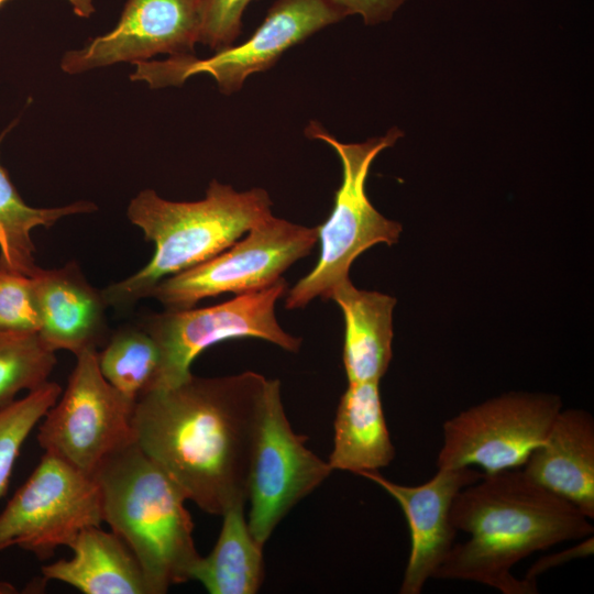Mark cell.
I'll return each instance as SVG.
<instances>
[{
  "label": "cell",
  "instance_id": "1",
  "mask_svg": "<svg viewBox=\"0 0 594 594\" xmlns=\"http://www.w3.org/2000/svg\"><path fill=\"white\" fill-rule=\"evenodd\" d=\"M267 378L190 375L139 398L135 443L201 510L248 502V480Z\"/></svg>",
  "mask_w": 594,
  "mask_h": 594
},
{
  "label": "cell",
  "instance_id": "2",
  "mask_svg": "<svg viewBox=\"0 0 594 594\" xmlns=\"http://www.w3.org/2000/svg\"><path fill=\"white\" fill-rule=\"evenodd\" d=\"M450 515L454 528L471 538L453 544L433 578L473 581L503 594L538 593L537 582L515 578L513 566L536 551L594 532L573 504L516 469L483 473L457 494Z\"/></svg>",
  "mask_w": 594,
  "mask_h": 594
},
{
  "label": "cell",
  "instance_id": "3",
  "mask_svg": "<svg viewBox=\"0 0 594 594\" xmlns=\"http://www.w3.org/2000/svg\"><path fill=\"white\" fill-rule=\"evenodd\" d=\"M272 200L262 188L238 191L212 180L204 199L170 201L144 189L128 207L155 251L150 262L130 277L102 290L108 306L123 308L150 297L165 278L199 265L231 246L272 215Z\"/></svg>",
  "mask_w": 594,
  "mask_h": 594
},
{
  "label": "cell",
  "instance_id": "4",
  "mask_svg": "<svg viewBox=\"0 0 594 594\" xmlns=\"http://www.w3.org/2000/svg\"><path fill=\"white\" fill-rule=\"evenodd\" d=\"M103 521L138 559L150 594L193 580L200 559L185 507L187 498L135 441L110 454L94 472Z\"/></svg>",
  "mask_w": 594,
  "mask_h": 594
},
{
  "label": "cell",
  "instance_id": "5",
  "mask_svg": "<svg viewBox=\"0 0 594 594\" xmlns=\"http://www.w3.org/2000/svg\"><path fill=\"white\" fill-rule=\"evenodd\" d=\"M305 135L326 142L338 154L342 165V183L334 194L330 216L317 227L320 254L316 266L287 293L285 307L298 309L312 299H330L334 287L350 279L354 260L373 245L395 244L402 224L382 216L370 202L365 182L375 157L403 136L392 128L383 136L363 143H342L317 121H310Z\"/></svg>",
  "mask_w": 594,
  "mask_h": 594
},
{
  "label": "cell",
  "instance_id": "6",
  "mask_svg": "<svg viewBox=\"0 0 594 594\" xmlns=\"http://www.w3.org/2000/svg\"><path fill=\"white\" fill-rule=\"evenodd\" d=\"M287 289L282 277L274 284L206 308L165 310L146 316L141 324L156 342L160 371L152 388L175 386L190 375L195 359L209 346L229 339L257 338L288 352H297L301 339L278 324L275 304ZM151 392V391H150Z\"/></svg>",
  "mask_w": 594,
  "mask_h": 594
},
{
  "label": "cell",
  "instance_id": "7",
  "mask_svg": "<svg viewBox=\"0 0 594 594\" xmlns=\"http://www.w3.org/2000/svg\"><path fill=\"white\" fill-rule=\"evenodd\" d=\"M66 389L42 418L37 442L45 452L92 475L110 454L135 441V400L101 374L97 350L76 355Z\"/></svg>",
  "mask_w": 594,
  "mask_h": 594
},
{
  "label": "cell",
  "instance_id": "8",
  "mask_svg": "<svg viewBox=\"0 0 594 594\" xmlns=\"http://www.w3.org/2000/svg\"><path fill=\"white\" fill-rule=\"evenodd\" d=\"M317 243V227L271 215L216 256L160 282L150 297L167 310H183L208 297L256 292L282 278Z\"/></svg>",
  "mask_w": 594,
  "mask_h": 594
},
{
  "label": "cell",
  "instance_id": "9",
  "mask_svg": "<svg viewBox=\"0 0 594 594\" xmlns=\"http://www.w3.org/2000/svg\"><path fill=\"white\" fill-rule=\"evenodd\" d=\"M103 522L95 477L45 452L0 513V550L18 546L38 560L70 547L79 532Z\"/></svg>",
  "mask_w": 594,
  "mask_h": 594
},
{
  "label": "cell",
  "instance_id": "10",
  "mask_svg": "<svg viewBox=\"0 0 594 594\" xmlns=\"http://www.w3.org/2000/svg\"><path fill=\"white\" fill-rule=\"evenodd\" d=\"M343 18L345 14L331 0H277L253 35L240 45L222 48L207 58L187 54L138 62L130 78L162 88L207 74L222 94L230 95L240 90L250 75L273 67L285 51Z\"/></svg>",
  "mask_w": 594,
  "mask_h": 594
},
{
  "label": "cell",
  "instance_id": "11",
  "mask_svg": "<svg viewBox=\"0 0 594 594\" xmlns=\"http://www.w3.org/2000/svg\"><path fill=\"white\" fill-rule=\"evenodd\" d=\"M562 409L559 396L507 393L443 424L438 469L479 465L484 474L522 466Z\"/></svg>",
  "mask_w": 594,
  "mask_h": 594
},
{
  "label": "cell",
  "instance_id": "12",
  "mask_svg": "<svg viewBox=\"0 0 594 594\" xmlns=\"http://www.w3.org/2000/svg\"><path fill=\"white\" fill-rule=\"evenodd\" d=\"M305 442L286 417L280 382L267 380L248 480V525L262 546L290 509L333 471Z\"/></svg>",
  "mask_w": 594,
  "mask_h": 594
},
{
  "label": "cell",
  "instance_id": "13",
  "mask_svg": "<svg viewBox=\"0 0 594 594\" xmlns=\"http://www.w3.org/2000/svg\"><path fill=\"white\" fill-rule=\"evenodd\" d=\"M201 26L202 0H128L117 25L84 47L66 52L61 67L79 74L157 54H193Z\"/></svg>",
  "mask_w": 594,
  "mask_h": 594
},
{
  "label": "cell",
  "instance_id": "14",
  "mask_svg": "<svg viewBox=\"0 0 594 594\" xmlns=\"http://www.w3.org/2000/svg\"><path fill=\"white\" fill-rule=\"evenodd\" d=\"M360 475L381 486L402 507L411 543L399 593H421L453 547L457 529L450 513L454 497L483 473L471 466L438 469L431 480L417 486L394 483L377 471Z\"/></svg>",
  "mask_w": 594,
  "mask_h": 594
},
{
  "label": "cell",
  "instance_id": "15",
  "mask_svg": "<svg viewBox=\"0 0 594 594\" xmlns=\"http://www.w3.org/2000/svg\"><path fill=\"white\" fill-rule=\"evenodd\" d=\"M31 277L44 345L75 355L97 350L108 330L102 290L92 287L74 262L55 270L38 267Z\"/></svg>",
  "mask_w": 594,
  "mask_h": 594
},
{
  "label": "cell",
  "instance_id": "16",
  "mask_svg": "<svg viewBox=\"0 0 594 594\" xmlns=\"http://www.w3.org/2000/svg\"><path fill=\"white\" fill-rule=\"evenodd\" d=\"M522 466L537 484L594 518V419L590 413L561 409Z\"/></svg>",
  "mask_w": 594,
  "mask_h": 594
},
{
  "label": "cell",
  "instance_id": "17",
  "mask_svg": "<svg viewBox=\"0 0 594 594\" xmlns=\"http://www.w3.org/2000/svg\"><path fill=\"white\" fill-rule=\"evenodd\" d=\"M69 548L70 559L42 566L45 581H59L85 594H150L138 559L112 530L88 527Z\"/></svg>",
  "mask_w": 594,
  "mask_h": 594
},
{
  "label": "cell",
  "instance_id": "18",
  "mask_svg": "<svg viewBox=\"0 0 594 594\" xmlns=\"http://www.w3.org/2000/svg\"><path fill=\"white\" fill-rule=\"evenodd\" d=\"M344 318L342 360L349 383L380 382L392 360V296L356 288L350 279L330 295Z\"/></svg>",
  "mask_w": 594,
  "mask_h": 594
},
{
  "label": "cell",
  "instance_id": "19",
  "mask_svg": "<svg viewBox=\"0 0 594 594\" xmlns=\"http://www.w3.org/2000/svg\"><path fill=\"white\" fill-rule=\"evenodd\" d=\"M333 447L328 463L332 470L360 475L378 471L395 458L384 417L380 382L349 383L334 419Z\"/></svg>",
  "mask_w": 594,
  "mask_h": 594
},
{
  "label": "cell",
  "instance_id": "20",
  "mask_svg": "<svg viewBox=\"0 0 594 594\" xmlns=\"http://www.w3.org/2000/svg\"><path fill=\"white\" fill-rule=\"evenodd\" d=\"M245 503L239 502L221 515L218 540L195 568L193 580L210 594H255L263 583V546L249 529Z\"/></svg>",
  "mask_w": 594,
  "mask_h": 594
},
{
  "label": "cell",
  "instance_id": "21",
  "mask_svg": "<svg viewBox=\"0 0 594 594\" xmlns=\"http://www.w3.org/2000/svg\"><path fill=\"white\" fill-rule=\"evenodd\" d=\"M94 210L96 206L89 201L57 208L29 206L0 163V266L32 276L38 268L32 231L37 227L51 228L64 217Z\"/></svg>",
  "mask_w": 594,
  "mask_h": 594
},
{
  "label": "cell",
  "instance_id": "22",
  "mask_svg": "<svg viewBox=\"0 0 594 594\" xmlns=\"http://www.w3.org/2000/svg\"><path fill=\"white\" fill-rule=\"evenodd\" d=\"M97 361L103 377L127 397L138 400L152 391L161 365L160 349L141 326L113 333Z\"/></svg>",
  "mask_w": 594,
  "mask_h": 594
},
{
  "label": "cell",
  "instance_id": "23",
  "mask_svg": "<svg viewBox=\"0 0 594 594\" xmlns=\"http://www.w3.org/2000/svg\"><path fill=\"white\" fill-rule=\"evenodd\" d=\"M55 364L37 333L0 331V408L47 383Z\"/></svg>",
  "mask_w": 594,
  "mask_h": 594
},
{
  "label": "cell",
  "instance_id": "24",
  "mask_svg": "<svg viewBox=\"0 0 594 594\" xmlns=\"http://www.w3.org/2000/svg\"><path fill=\"white\" fill-rule=\"evenodd\" d=\"M62 394V387L47 382L0 408V498L6 494L20 450L31 431Z\"/></svg>",
  "mask_w": 594,
  "mask_h": 594
},
{
  "label": "cell",
  "instance_id": "25",
  "mask_svg": "<svg viewBox=\"0 0 594 594\" xmlns=\"http://www.w3.org/2000/svg\"><path fill=\"white\" fill-rule=\"evenodd\" d=\"M40 315L33 279L0 266V331L37 333Z\"/></svg>",
  "mask_w": 594,
  "mask_h": 594
},
{
  "label": "cell",
  "instance_id": "26",
  "mask_svg": "<svg viewBox=\"0 0 594 594\" xmlns=\"http://www.w3.org/2000/svg\"><path fill=\"white\" fill-rule=\"evenodd\" d=\"M252 0H202L199 42L212 50L229 47L241 33L242 15Z\"/></svg>",
  "mask_w": 594,
  "mask_h": 594
},
{
  "label": "cell",
  "instance_id": "27",
  "mask_svg": "<svg viewBox=\"0 0 594 594\" xmlns=\"http://www.w3.org/2000/svg\"><path fill=\"white\" fill-rule=\"evenodd\" d=\"M344 14H360L372 25L392 19L406 0H331Z\"/></svg>",
  "mask_w": 594,
  "mask_h": 594
},
{
  "label": "cell",
  "instance_id": "28",
  "mask_svg": "<svg viewBox=\"0 0 594 594\" xmlns=\"http://www.w3.org/2000/svg\"><path fill=\"white\" fill-rule=\"evenodd\" d=\"M593 551L594 538L593 535H591L586 538H583L580 543L573 547L541 557L528 569L525 579L536 581L539 575L547 572L548 570L557 568L574 559L592 556Z\"/></svg>",
  "mask_w": 594,
  "mask_h": 594
},
{
  "label": "cell",
  "instance_id": "29",
  "mask_svg": "<svg viewBox=\"0 0 594 594\" xmlns=\"http://www.w3.org/2000/svg\"><path fill=\"white\" fill-rule=\"evenodd\" d=\"M7 0H0L2 6ZM72 6L73 11L80 18H89L95 12L92 0H67Z\"/></svg>",
  "mask_w": 594,
  "mask_h": 594
}]
</instances>
